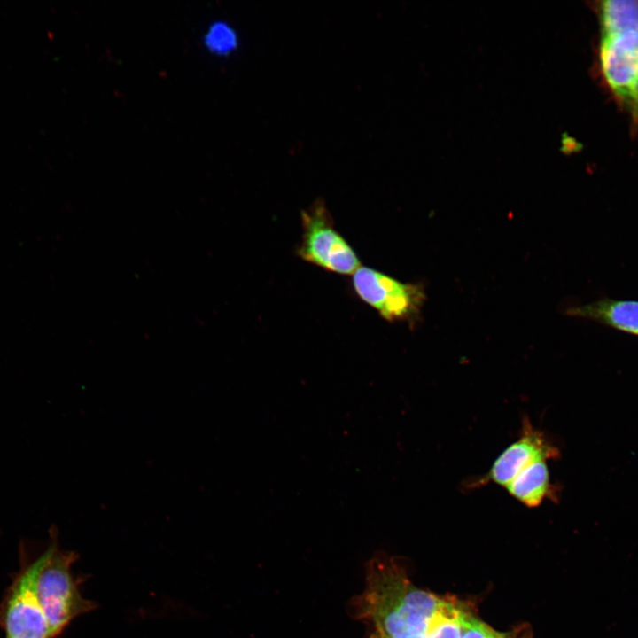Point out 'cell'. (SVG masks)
<instances>
[{"mask_svg":"<svg viewBox=\"0 0 638 638\" xmlns=\"http://www.w3.org/2000/svg\"><path fill=\"white\" fill-rule=\"evenodd\" d=\"M51 554V545L19 576L8 599L4 617L6 638H51L37 596L39 573Z\"/></svg>","mask_w":638,"mask_h":638,"instance_id":"obj_7","label":"cell"},{"mask_svg":"<svg viewBox=\"0 0 638 638\" xmlns=\"http://www.w3.org/2000/svg\"><path fill=\"white\" fill-rule=\"evenodd\" d=\"M464 610L454 602L441 600L424 638H461Z\"/></svg>","mask_w":638,"mask_h":638,"instance_id":"obj_10","label":"cell"},{"mask_svg":"<svg viewBox=\"0 0 638 638\" xmlns=\"http://www.w3.org/2000/svg\"><path fill=\"white\" fill-rule=\"evenodd\" d=\"M597 13L602 78L618 104L638 125V1L600 2Z\"/></svg>","mask_w":638,"mask_h":638,"instance_id":"obj_2","label":"cell"},{"mask_svg":"<svg viewBox=\"0 0 638 638\" xmlns=\"http://www.w3.org/2000/svg\"><path fill=\"white\" fill-rule=\"evenodd\" d=\"M302 235L297 254L324 270L354 275L361 268L357 253L337 230L323 199L317 198L300 214Z\"/></svg>","mask_w":638,"mask_h":638,"instance_id":"obj_3","label":"cell"},{"mask_svg":"<svg viewBox=\"0 0 638 638\" xmlns=\"http://www.w3.org/2000/svg\"><path fill=\"white\" fill-rule=\"evenodd\" d=\"M461 638H506L466 611L462 618Z\"/></svg>","mask_w":638,"mask_h":638,"instance_id":"obj_12","label":"cell"},{"mask_svg":"<svg viewBox=\"0 0 638 638\" xmlns=\"http://www.w3.org/2000/svg\"><path fill=\"white\" fill-rule=\"evenodd\" d=\"M74 553L63 552L55 543L41 570L36 591L46 617L51 638L57 635L75 617L93 609V603L82 597L71 574Z\"/></svg>","mask_w":638,"mask_h":638,"instance_id":"obj_4","label":"cell"},{"mask_svg":"<svg viewBox=\"0 0 638 638\" xmlns=\"http://www.w3.org/2000/svg\"><path fill=\"white\" fill-rule=\"evenodd\" d=\"M548 461H537L519 472L504 488L519 503L534 508L544 501H556L558 488L552 483Z\"/></svg>","mask_w":638,"mask_h":638,"instance_id":"obj_9","label":"cell"},{"mask_svg":"<svg viewBox=\"0 0 638 638\" xmlns=\"http://www.w3.org/2000/svg\"><path fill=\"white\" fill-rule=\"evenodd\" d=\"M355 294L388 322L416 320L425 294L421 285L402 283L377 269L359 268L352 275Z\"/></svg>","mask_w":638,"mask_h":638,"instance_id":"obj_5","label":"cell"},{"mask_svg":"<svg viewBox=\"0 0 638 638\" xmlns=\"http://www.w3.org/2000/svg\"><path fill=\"white\" fill-rule=\"evenodd\" d=\"M440 598L415 587L390 561L374 559L357 604L383 638H424Z\"/></svg>","mask_w":638,"mask_h":638,"instance_id":"obj_1","label":"cell"},{"mask_svg":"<svg viewBox=\"0 0 638 638\" xmlns=\"http://www.w3.org/2000/svg\"><path fill=\"white\" fill-rule=\"evenodd\" d=\"M566 314L638 336V300L603 298L572 307L566 310Z\"/></svg>","mask_w":638,"mask_h":638,"instance_id":"obj_8","label":"cell"},{"mask_svg":"<svg viewBox=\"0 0 638 638\" xmlns=\"http://www.w3.org/2000/svg\"><path fill=\"white\" fill-rule=\"evenodd\" d=\"M203 43L212 54L225 57L237 49L239 38L235 28L228 22L217 20L212 22L206 30Z\"/></svg>","mask_w":638,"mask_h":638,"instance_id":"obj_11","label":"cell"},{"mask_svg":"<svg viewBox=\"0 0 638 638\" xmlns=\"http://www.w3.org/2000/svg\"><path fill=\"white\" fill-rule=\"evenodd\" d=\"M559 454L548 434L524 416L517 439L503 449L486 473L470 477L463 483V488L475 490L489 484L505 487L531 463L556 459Z\"/></svg>","mask_w":638,"mask_h":638,"instance_id":"obj_6","label":"cell"},{"mask_svg":"<svg viewBox=\"0 0 638 638\" xmlns=\"http://www.w3.org/2000/svg\"><path fill=\"white\" fill-rule=\"evenodd\" d=\"M370 638H383L380 635L377 634L376 633H373Z\"/></svg>","mask_w":638,"mask_h":638,"instance_id":"obj_13","label":"cell"}]
</instances>
